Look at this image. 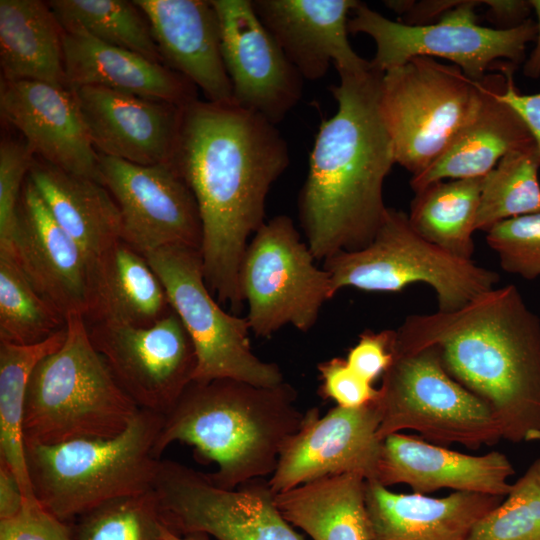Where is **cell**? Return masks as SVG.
<instances>
[{
  "label": "cell",
  "mask_w": 540,
  "mask_h": 540,
  "mask_svg": "<svg viewBox=\"0 0 540 540\" xmlns=\"http://www.w3.org/2000/svg\"><path fill=\"white\" fill-rule=\"evenodd\" d=\"M505 497L455 491L442 498L395 493L365 481L371 540H467Z\"/></svg>",
  "instance_id": "obj_24"
},
{
  "label": "cell",
  "mask_w": 540,
  "mask_h": 540,
  "mask_svg": "<svg viewBox=\"0 0 540 540\" xmlns=\"http://www.w3.org/2000/svg\"><path fill=\"white\" fill-rule=\"evenodd\" d=\"M356 0H253V8L303 79L318 80L331 64L338 74L368 70L348 39Z\"/></svg>",
  "instance_id": "obj_21"
},
{
  "label": "cell",
  "mask_w": 540,
  "mask_h": 540,
  "mask_svg": "<svg viewBox=\"0 0 540 540\" xmlns=\"http://www.w3.org/2000/svg\"><path fill=\"white\" fill-rule=\"evenodd\" d=\"M153 490L166 525L182 535L216 540H305L285 520L263 478L237 489L216 486L207 473L160 459Z\"/></svg>",
  "instance_id": "obj_13"
},
{
  "label": "cell",
  "mask_w": 540,
  "mask_h": 540,
  "mask_svg": "<svg viewBox=\"0 0 540 540\" xmlns=\"http://www.w3.org/2000/svg\"><path fill=\"white\" fill-rule=\"evenodd\" d=\"M481 84L475 116L431 166L411 177L414 192L440 180L485 177L506 154L535 143L520 116L500 98L505 74L486 75Z\"/></svg>",
  "instance_id": "obj_25"
},
{
  "label": "cell",
  "mask_w": 540,
  "mask_h": 540,
  "mask_svg": "<svg viewBox=\"0 0 540 540\" xmlns=\"http://www.w3.org/2000/svg\"><path fill=\"white\" fill-rule=\"evenodd\" d=\"M0 65L3 80H35L69 88L63 30L48 2L0 1Z\"/></svg>",
  "instance_id": "obj_29"
},
{
  "label": "cell",
  "mask_w": 540,
  "mask_h": 540,
  "mask_svg": "<svg viewBox=\"0 0 540 540\" xmlns=\"http://www.w3.org/2000/svg\"><path fill=\"white\" fill-rule=\"evenodd\" d=\"M334 296L344 288L398 292L415 284L432 287L438 311H456L492 290L499 274L457 258L421 237L403 211L388 208L373 240L323 261Z\"/></svg>",
  "instance_id": "obj_7"
},
{
  "label": "cell",
  "mask_w": 540,
  "mask_h": 540,
  "mask_svg": "<svg viewBox=\"0 0 540 540\" xmlns=\"http://www.w3.org/2000/svg\"><path fill=\"white\" fill-rule=\"evenodd\" d=\"M35 156L22 141L2 139L0 144V253L12 255L24 182Z\"/></svg>",
  "instance_id": "obj_39"
},
{
  "label": "cell",
  "mask_w": 540,
  "mask_h": 540,
  "mask_svg": "<svg viewBox=\"0 0 540 540\" xmlns=\"http://www.w3.org/2000/svg\"><path fill=\"white\" fill-rule=\"evenodd\" d=\"M233 101L277 125L298 104L303 77L257 16L251 0H212Z\"/></svg>",
  "instance_id": "obj_17"
},
{
  "label": "cell",
  "mask_w": 540,
  "mask_h": 540,
  "mask_svg": "<svg viewBox=\"0 0 540 540\" xmlns=\"http://www.w3.org/2000/svg\"><path fill=\"white\" fill-rule=\"evenodd\" d=\"M530 4L537 17L536 43L534 49L524 63L523 73L528 78L536 79L540 77V0H530Z\"/></svg>",
  "instance_id": "obj_45"
},
{
  "label": "cell",
  "mask_w": 540,
  "mask_h": 540,
  "mask_svg": "<svg viewBox=\"0 0 540 540\" xmlns=\"http://www.w3.org/2000/svg\"><path fill=\"white\" fill-rule=\"evenodd\" d=\"M394 340L395 330L364 331L348 351V366L372 384L392 363Z\"/></svg>",
  "instance_id": "obj_42"
},
{
  "label": "cell",
  "mask_w": 540,
  "mask_h": 540,
  "mask_svg": "<svg viewBox=\"0 0 540 540\" xmlns=\"http://www.w3.org/2000/svg\"><path fill=\"white\" fill-rule=\"evenodd\" d=\"M99 181L119 208L122 240L136 251L201 249L197 202L172 163L139 165L99 153Z\"/></svg>",
  "instance_id": "obj_15"
},
{
  "label": "cell",
  "mask_w": 540,
  "mask_h": 540,
  "mask_svg": "<svg viewBox=\"0 0 540 540\" xmlns=\"http://www.w3.org/2000/svg\"><path fill=\"white\" fill-rule=\"evenodd\" d=\"M70 89L98 153L139 165L172 163L181 106L100 86Z\"/></svg>",
  "instance_id": "obj_18"
},
{
  "label": "cell",
  "mask_w": 540,
  "mask_h": 540,
  "mask_svg": "<svg viewBox=\"0 0 540 540\" xmlns=\"http://www.w3.org/2000/svg\"><path fill=\"white\" fill-rule=\"evenodd\" d=\"M481 100V80L431 57H414L384 72L379 111L396 163L412 176L424 172L475 116Z\"/></svg>",
  "instance_id": "obj_8"
},
{
  "label": "cell",
  "mask_w": 540,
  "mask_h": 540,
  "mask_svg": "<svg viewBox=\"0 0 540 540\" xmlns=\"http://www.w3.org/2000/svg\"><path fill=\"white\" fill-rule=\"evenodd\" d=\"M173 309L144 255L120 240L93 264L89 323L148 327Z\"/></svg>",
  "instance_id": "obj_27"
},
{
  "label": "cell",
  "mask_w": 540,
  "mask_h": 540,
  "mask_svg": "<svg viewBox=\"0 0 540 540\" xmlns=\"http://www.w3.org/2000/svg\"><path fill=\"white\" fill-rule=\"evenodd\" d=\"M294 387L257 386L221 378L192 381L165 416L156 440L161 454L174 442L191 445L217 469L207 473L224 489L272 475L281 450L301 427Z\"/></svg>",
  "instance_id": "obj_4"
},
{
  "label": "cell",
  "mask_w": 540,
  "mask_h": 540,
  "mask_svg": "<svg viewBox=\"0 0 540 540\" xmlns=\"http://www.w3.org/2000/svg\"><path fill=\"white\" fill-rule=\"evenodd\" d=\"M540 151L536 144L506 154L484 177L475 229L540 211Z\"/></svg>",
  "instance_id": "obj_34"
},
{
  "label": "cell",
  "mask_w": 540,
  "mask_h": 540,
  "mask_svg": "<svg viewBox=\"0 0 540 540\" xmlns=\"http://www.w3.org/2000/svg\"><path fill=\"white\" fill-rule=\"evenodd\" d=\"M484 177L433 182L415 192L409 222L425 240L447 253L472 260L473 233Z\"/></svg>",
  "instance_id": "obj_31"
},
{
  "label": "cell",
  "mask_w": 540,
  "mask_h": 540,
  "mask_svg": "<svg viewBox=\"0 0 540 540\" xmlns=\"http://www.w3.org/2000/svg\"><path fill=\"white\" fill-rule=\"evenodd\" d=\"M515 68L516 65L510 62H503L499 68L507 79L506 87L500 94V98L520 116L540 151V92L536 94L519 93L514 83Z\"/></svg>",
  "instance_id": "obj_43"
},
{
  "label": "cell",
  "mask_w": 540,
  "mask_h": 540,
  "mask_svg": "<svg viewBox=\"0 0 540 540\" xmlns=\"http://www.w3.org/2000/svg\"><path fill=\"white\" fill-rule=\"evenodd\" d=\"M365 481L353 473L327 476L275 494V504L312 540H371Z\"/></svg>",
  "instance_id": "obj_30"
},
{
  "label": "cell",
  "mask_w": 540,
  "mask_h": 540,
  "mask_svg": "<svg viewBox=\"0 0 540 540\" xmlns=\"http://www.w3.org/2000/svg\"><path fill=\"white\" fill-rule=\"evenodd\" d=\"M485 1L459 0L437 21L408 25L393 21L359 2L349 18L352 34H366L375 43L371 67L384 73L414 57L451 61L474 81L482 80L498 60L514 65L525 58L526 44L535 40L536 23L528 19L511 28H489L478 23L476 7Z\"/></svg>",
  "instance_id": "obj_10"
},
{
  "label": "cell",
  "mask_w": 540,
  "mask_h": 540,
  "mask_svg": "<svg viewBox=\"0 0 540 540\" xmlns=\"http://www.w3.org/2000/svg\"><path fill=\"white\" fill-rule=\"evenodd\" d=\"M164 540H208L206 535L191 534L181 537L179 534L173 532L169 527L165 530Z\"/></svg>",
  "instance_id": "obj_46"
},
{
  "label": "cell",
  "mask_w": 540,
  "mask_h": 540,
  "mask_svg": "<svg viewBox=\"0 0 540 540\" xmlns=\"http://www.w3.org/2000/svg\"><path fill=\"white\" fill-rule=\"evenodd\" d=\"M25 496L11 468L0 460V520L15 516L23 507Z\"/></svg>",
  "instance_id": "obj_44"
},
{
  "label": "cell",
  "mask_w": 540,
  "mask_h": 540,
  "mask_svg": "<svg viewBox=\"0 0 540 540\" xmlns=\"http://www.w3.org/2000/svg\"><path fill=\"white\" fill-rule=\"evenodd\" d=\"M467 540H540V458L475 525Z\"/></svg>",
  "instance_id": "obj_37"
},
{
  "label": "cell",
  "mask_w": 540,
  "mask_h": 540,
  "mask_svg": "<svg viewBox=\"0 0 540 540\" xmlns=\"http://www.w3.org/2000/svg\"><path fill=\"white\" fill-rule=\"evenodd\" d=\"M172 164L198 205L205 282L239 312L241 263L265 222L267 195L289 165L287 143L275 124L234 101L195 99L182 107Z\"/></svg>",
  "instance_id": "obj_1"
},
{
  "label": "cell",
  "mask_w": 540,
  "mask_h": 540,
  "mask_svg": "<svg viewBox=\"0 0 540 540\" xmlns=\"http://www.w3.org/2000/svg\"><path fill=\"white\" fill-rule=\"evenodd\" d=\"M90 339L114 378L140 409L162 416L193 381L197 357L178 315L148 327L90 323Z\"/></svg>",
  "instance_id": "obj_14"
},
{
  "label": "cell",
  "mask_w": 540,
  "mask_h": 540,
  "mask_svg": "<svg viewBox=\"0 0 540 540\" xmlns=\"http://www.w3.org/2000/svg\"><path fill=\"white\" fill-rule=\"evenodd\" d=\"M76 540H164V522L154 490L109 501L80 516Z\"/></svg>",
  "instance_id": "obj_36"
},
{
  "label": "cell",
  "mask_w": 540,
  "mask_h": 540,
  "mask_svg": "<svg viewBox=\"0 0 540 540\" xmlns=\"http://www.w3.org/2000/svg\"><path fill=\"white\" fill-rule=\"evenodd\" d=\"M149 20L164 64L188 79L207 101H233L219 20L211 1L135 0Z\"/></svg>",
  "instance_id": "obj_23"
},
{
  "label": "cell",
  "mask_w": 540,
  "mask_h": 540,
  "mask_svg": "<svg viewBox=\"0 0 540 540\" xmlns=\"http://www.w3.org/2000/svg\"><path fill=\"white\" fill-rule=\"evenodd\" d=\"M0 540H76L67 522L47 510L37 498H25L13 517L0 520Z\"/></svg>",
  "instance_id": "obj_40"
},
{
  "label": "cell",
  "mask_w": 540,
  "mask_h": 540,
  "mask_svg": "<svg viewBox=\"0 0 540 540\" xmlns=\"http://www.w3.org/2000/svg\"><path fill=\"white\" fill-rule=\"evenodd\" d=\"M514 468L498 451L473 456L394 433L383 440L377 481L384 487L407 484L415 493L448 488L506 497Z\"/></svg>",
  "instance_id": "obj_22"
},
{
  "label": "cell",
  "mask_w": 540,
  "mask_h": 540,
  "mask_svg": "<svg viewBox=\"0 0 540 540\" xmlns=\"http://www.w3.org/2000/svg\"><path fill=\"white\" fill-rule=\"evenodd\" d=\"M62 30L83 33L164 64L146 15L134 1L52 0Z\"/></svg>",
  "instance_id": "obj_33"
},
{
  "label": "cell",
  "mask_w": 540,
  "mask_h": 540,
  "mask_svg": "<svg viewBox=\"0 0 540 540\" xmlns=\"http://www.w3.org/2000/svg\"><path fill=\"white\" fill-rule=\"evenodd\" d=\"M28 178L54 219L92 264L122 240L119 208L98 181L66 172L36 157Z\"/></svg>",
  "instance_id": "obj_28"
},
{
  "label": "cell",
  "mask_w": 540,
  "mask_h": 540,
  "mask_svg": "<svg viewBox=\"0 0 540 540\" xmlns=\"http://www.w3.org/2000/svg\"><path fill=\"white\" fill-rule=\"evenodd\" d=\"M12 255L32 286L65 317L86 316L93 264L57 223L28 176L19 206Z\"/></svg>",
  "instance_id": "obj_20"
},
{
  "label": "cell",
  "mask_w": 540,
  "mask_h": 540,
  "mask_svg": "<svg viewBox=\"0 0 540 540\" xmlns=\"http://www.w3.org/2000/svg\"><path fill=\"white\" fill-rule=\"evenodd\" d=\"M382 75L372 67L341 73L330 89L338 108L319 127L298 197L300 225L316 260L367 246L387 212L383 186L396 161L379 111Z\"/></svg>",
  "instance_id": "obj_3"
},
{
  "label": "cell",
  "mask_w": 540,
  "mask_h": 540,
  "mask_svg": "<svg viewBox=\"0 0 540 540\" xmlns=\"http://www.w3.org/2000/svg\"><path fill=\"white\" fill-rule=\"evenodd\" d=\"M162 424V415L139 409L113 438L25 443L35 497L67 522L114 499L152 490L161 459L155 445Z\"/></svg>",
  "instance_id": "obj_6"
},
{
  "label": "cell",
  "mask_w": 540,
  "mask_h": 540,
  "mask_svg": "<svg viewBox=\"0 0 540 540\" xmlns=\"http://www.w3.org/2000/svg\"><path fill=\"white\" fill-rule=\"evenodd\" d=\"M315 260L287 215L265 221L254 233L239 284L250 331L257 337H270L286 325L307 332L316 324L334 294L329 273Z\"/></svg>",
  "instance_id": "obj_12"
},
{
  "label": "cell",
  "mask_w": 540,
  "mask_h": 540,
  "mask_svg": "<svg viewBox=\"0 0 540 540\" xmlns=\"http://www.w3.org/2000/svg\"><path fill=\"white\" fill-rule=\"evenodd\" d=\"M94 347L80 313L66 317V338L35 366L27 387L25 443L113 438L139 411Z\"/></svg>",
  "instance_id": "obj_5"
},
{
  "label": "cell",
  "mask_w": 540,
  "mask_h": 540,
  "mask_svg": "<svg viewBox=\"0 0 540 540\" xmlns=\"http://www.w3.org/2000/svg\"><path fill=\"white\" fill-rule=\"evenodd\" d=\"M66 326L45 341L17 345L0 341V460L15 474L25 498H35L30 480L23 432L30 376L49 353L61 347Z\"/></svg>",
  "instance_id": "obj_32"
},
{
  "label": "cell",
  "mask_w": 540,
  "mask_h": 540,
  "mask_svg": "<svg viewBox=\"0 0 540 540\" xmlns=\"http://www.w3.org/2000/svg\"><path fill=\"white\" fill-rule=\"evenodd\" d=\"M0 112L21 132L34 156L100 183L99 153L70 88L35 80L1 79Z\"/></svg>",
  "instance_id": "obj_19"
},
{
  "label": "cell",
  "mask_w": 540,
  "mask_h": 540,
  "mask_svg": "<svg viewBox=\"0 0 540 540\" xmlns=\"http://www.w3.org/2000/svg\"><path fill=\"white\" fill-rule=\"evenodd\" d=\"M323 398L332 399L337 406L356 408L374 400L378 395L371 383L355 373L346 359L334 357L318 364Z\"/></svg>",
  "instance_id": "obj_41"
},
{
  "label": "cell",
  "mask_w": 540,
  "mask_h": 540,
  "mask_svg": "<svg viewBox=\"0 0 540 540\" xmlns=\"http://www.w3.org/2000/svg\"><path fill=\"white\" fill-rule=\"evenodd\" d=\"M426 348L489 406L502 439L540 443V319L516 286L493 288L456 311L407 316L393 352Z\"/></svg>",
  "instance_id": "obj_2"
},
{
  "label": "cell",
  "mask_w": 540,
  "mask_h": 540,
  "mask_svg": "<svg viewBox=\"0 0 540 540\" xmlns=\"http://www.w3.org/2000/svg\"><path fill=\"white\" fill-rule=\"evenodd\" d=\"M66 326V317L39 294L9 254H0V341L41 343Z\"/></svg>",
  "instance_id": "obj_35"
},
{
  "label": "cell",
  "mask_w": 540,
  "mask_h": 540,
  "mask_svg": "<svg viewBox=\"0 0 540 540\" xmlns=\"http://www.w3.org/2000/svg\"><path fill=\"white\" fill-rule=\"evenodd\" d=\"M486 242L504 271L527 280L540 277V211L495 224Z\"/></svg>",
  "instance_id": "obj_38"
},
{
  "label": "cell",
  "mask_w": 540,
  "mask_h": 540,
  "mask_svg": "<svg viewBox=\"0 0 540 540\" xmlns=\"http://www.w3.org/2000/svg\"><path fill=\"white\" fill-rule=\"evenodd\" d=\"M381 411L376 398L356 408L337 406L320 416L305 412L300 429L283 446L268 480L277 494L302 484L340 474L375 481L383 441L378 437Z\"/></svg>",
  "instance_id": "obj_16"
},
{
  "label": "cell",
  "mask_w": 540,
  "mask_h": 540,
  "mask_svg": "<svg viewBox=\"0 0 540 540\" xmlns=\"http://www.w3.org/2000/svg\"><path fill=\"white\" fill-rule=\"evenodd\" d=\"M376 401L382 441L403 430L417 431L438 445L457 443L471 449L502 439L489 406L446 371L434 348L393 352Z\"/></svg>",
  "instance_id": "obj_9"
},
{
  "label": "cell",
  "mask_w": 540,
  "mask_h": 540,
  "mask_svg": "<svg viewBox=\"0 0 540 540\" xmlns=\"http://www.w3.org/2000/svg\"><path fill=\"white\" fill-rule=\"evenodd\" d=\"M166 291L195 349L193 381L229 378L257 386H276L284 376L276 363L256 356L250 346L246 317L223 310L212 297L203 274L200 250L166 246L144 254Z\"/></svg>",
  "instance_id": "obj_11"
},
{
  "label": "cell",
  "mask_w": 540,
  "mask_h": 540,
  "mask_svg": "<svg viewBox=\"0 0 540 540\" xmlns=\"http://www.w3.org/2000/svg\"><path fill=\"white\" fill-rule=\"evenodd\" d=\"M69 88L100 86L177 106L196 98V86L165 64L83 33L63 31Z\"/></svg>",
  "instance_id": "obj_26"
}]
</instances>
